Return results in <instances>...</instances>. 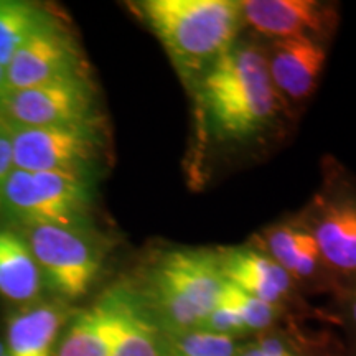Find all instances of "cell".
<instances>
[{
  "mask_svg": "<svg viewBox=\"0 0 356 356\" xmlns=\"http://www.w3.org/2000/svg\"><path fill=\"white\" fill-rule=\"evenodd\" d=\"M0 114L12 126L56 127L97 121L95 88L86 74L7 91Z\"/></svg>",
  "mask_w": 356,
  "mask_h": 356,
  "instance_id": "cell-7",
  "label": "cell"
},
{
  "mask_svg": "<svg viewBox=\"0 0 356 356\" xmlns=\"http://www.w3.org/2000/svg\"><path fill=\"white\" fill-rule=\"evenodd\" d=\"M167 356H238L233 337L195 328L180 333H163Z\"/></svg>",
  "mask_w": 356,
  "mask_h": 356,
  "instance_id": "cell-19",
  "label": "cell"
},
{
  "mask_svg": "<svg viewBox=\"0 0 356 356\" xmlns=\"http://www.w3.org/2000/svg\"><path fill=\"white\" fill-rule=\"evenodd\" d=\"M193 91L204 129L221 144L256 140L286 109L270 79L266 50L254 42L238 40Z\"/></svg>",
  "mask_w": 356,
  "mask_h": 356,
  "instance_id": "cell-1",
  "label": "cell"
},
{
  "mask_svg": "<svg viewBox=\"0 0 356 356\" xmlns=\"http://www.w3.org/2000/svg\"><path fill=\"white\" fill-rule=\"evenodd\" d=\"M83 74L86 73L78 43L50 13L44 15L6 68L8 91Z\"/></svg>",
  "mask_w": 356,
  "mask_h": 356,
  "instance_id": "cell-8",
  "label": "cell"
},
{
  "mask_svg": "<svg viewBox=\"0 0 356 356\" xmlns=\"http://www.w3.org/2000/svg\"><path fill=\"white\" fill-rule=\"evenodd\" d=\"M47 10L26 2L0 0V66L7 68Z\"/></svg>",
  "mask_w": 356,
  "mask_h": 356,
  "instance_id": "cell-18",
  "label": "cell"
},
{
  "mask_svg": "<svg viewBox=\"0 0 356 356\" xmlns=\"http://www.w3.org/2000/svg\"><path fill=\"white\" fill-rule=\"evenodd\" d=\"M20 231L43 282L56 296L78 300L95 286L106 259V243L89 226L40 225Z\"/></svg>",
  "mask_w": 356,
  "mask_h": 356,
  "instance_id": "cell-5",
  "label": "cell"
},
{
  "mask_svg": "<svg viewBox=\"0 0 356 356\" xmlns=\"http://www.w3.org/2000/svg\"><path fill=\"white\" fill-rule=\"evenodd\" d=\"M266 58L275 92L287 108L305 101L317 89L327 61V44L307 37L273 40Z\"/></svg>",
  "mask_w": 356,
  "mask_h": 356,
  "instance_id": "cell-10",
  "label": "cell"
},
{
  "mask_svg": "<svg viewBox=\"0 0 356 356\" xmlns=\"http://www.w3.org/2000/svg\"><path fill=\"white\" fill-rule=\"evenodd\" d=\"M15 168L25 172H58L92 178L102 154L99 124L22 127L10 124Z\"/></svg>",
  "mask_w": 356,
  "mask_h": 356,
  "instance_id": "cell-6",
  "label": "cell"
},
{
  "mask_svg": "<svg viewBox=\"0 0 356 356\" xmlns=\"http://www.w3.org/2000/svg\"><path fill=\"white\" fill-rule=\"evenodd\" d=\"M225 282L218 249L175 246L149 257L137 297L160 332L180 333L200 328Z\"/></svg>",
  "mask_w": 356,
  "mask_h": 356,
  "instance_id": "cell-3",
  "label": "cell"
},
{
  "mask_svg": "<svg viewBox=\"0 0 356 356\" xmlns=\"http://www.w3.org/2000/svg\"><path fill=\"white\" fill-rule=\"evenodd\" d=\"M42 286V273L24 236L0 228V296L13 302H32Z\"/></svg>",
  "mask_w": 356,
  "mask_h": 356,
  "instance_id": "cell-15",
  "label": "cell"
},
{
  "mask_svg": "<svg viewBox=\"0 0 356 356\" xmlns=\"http://www.w3.org/2000/svg\"><path fill=\"white\" fill-rule=\"evenodd\" d=\"M6 350H7V348H6V345H3L2 341H0V356H2L3 353H6Z\"/></svg>",
  "mask_w": 356,
  "mask_h": 356,
  "instance_id": "cell-26",
  "label": "cell"
},
{
  "mask_svg": "<svg viewBox=\"0 0 356 356\" xmlns=\"http://www.w3.org/2000/svg\"><path fill=\"white\" fill-rule=\"evenodd\" d=\"M114 340V310L109 296L71 320L58 356H111Z\"/></svg>",
  "mask_w": 356,
  "mask_h": 356,
  "instance_id": "cell-16",
  "label": "cell"
},
{
  "mask_svg": "<svg viewBox=\"0 0 356 356\" xmlns=\"http://www.w3.org/2000/svg\"><path fill=\"white\" fill-rule=\"evenodd\" d=\"M221 296L234 307L238 315L241 317L248 332H261L270 327L277 317L279 307L257 299L251 293L241 291L239 287L226 280Z\"/></svg>",
  "mask_w": 356,
  "mask_h": 356,
  "instance_id": "cell-20",
  "label": "cell"
},
{
  "mask_svg": "<svg viewBox=\"0 0 356 356\" xmlns=\"http://www.w3.org/2000/svg\"><path fill=\"white\" fill-rule=\"evenodd\" d=\"M2 356H8V353H7V350H6V353H3Z\"/></svg>",
  "mask_w": 356,
  "mask_h": 356,
  "instance_id": "cell-27",
  "label": "cell"
},
{
  "mask_svg": "<svg viewBox=\"0 0 356 356\" xmlns=\"http://www.w3.org/2000/svg\"><path fill=\"white\" fill-rule=\"evenodd\" d=\"M13 170V154L10 140V124L0 127V210H2V198L6 184Z\"/></svg>",
  "mask_w": 356,
  "mask_h": 356,
  "instance_id": "cell-22",
  "label": "cell"
},
{
  "mask_svg": "<svg viewBox=\"0 0 356 356\" xmlns=\"http://www.w3.org/2000/svg\"><path fill=\"white\" fill-rule=\"evenodd\" d=\"M65 320L60 302H35L13 312L7 322L8 356H53Z\"/></svg>",
  "mask_w": 356,
  "mask_h": 356,
  "instance_id": "cell-14",
  "label": "cell"
},
{
  "mask_svg": "<svg viewBox=\"0 0 356 356\" xmlns=\"http://www.w3.org/2000/svg\"><path fill=\"white\" fill-rule=\"evenodd\" d=\"M7 91H8V88H7L6 68H2V66H0V104H2V101H3V97H6Z\"/></svg>",
  "mask_w": 356,
  "mask_h": 356,
  "instance_id": "cell-24",
  "label": "cell"
},
{
  "mask_svg": "<svg viewBox=\"0 0 356 356\" xmlns=\"http://www.w3.org/2000/svg\"><path fill=\"white\" fill-rule=\"evenodd\" d=\"M350 314H351V318H353V322L356 325V289L353 292V296H351V304H350Z\"/></svg>",
  "mask_w": 356,
  "mask_h": 356,
  "instance_id": "cell-25",
  "label": "cell"
},
{
  "mask_svg": "<svg viewBox=\"0 0 356 356\" xmlns=\"http://www.w3.org/2000/svg\"><path fill=\"white\" fill-rule=\"evenodd\" d=\"M266 254L270 256L291 277H312L323 266L317 241L309 226L282 222L266 233Z\"/></svg>",
  "mask_w": 356,
  "mask_h": 356,
  "instance_id": "cell-17",
  "label": "cell"
},
{
  "mask_svg": "<svg viewBox=\"0 0 356 356\" xmlns=\"http://www.w3.org/2000/svg\"><path fill=\"white\" fill-rule=\"evenodd\" d=\"M114 310L111 356H167L165 338L136 292L126 287L108 292Z\"/></svg>",
  "mask_w": 356,
  "mask_h": 356,
  "instance_id": "cell-13",
  "label": "cell"
},
{
  "mask_svg": "<svg viewBox=\"0 0 356 356\" xmlns=\"http://www.w3.org/2000/svg\"><path fill=\"white\" fill-rule=\"evenodd\" d=\"M225 279L257 299L279 307L292 287V277L262 249L251 246L218 249Z\"/></svg>",
  "mask_w": 356,
  "mask_h": 356,
  "instance_id": "cell-12",
  "label": "cell"
},
{
  "mask_svg": "<svg viewBox=\"0 0 356 356\" xmlns=\"http://www.w3.org/2000/svg\"><path fill=\"white\" fill-rule=\"evenodd\" d=\"M256 346L259 348L264 356H293L292 351L287 348L279 338L274 337H262L256 341Z\"/></svg>",
  "mask_w": 356,
  "mask_h": 356,
  "instance_id": "cell-23",
  "label": "cell"
},
{
  "mask_svg": "<svg viewBox=\"0 0 356 356\" xmlns=\"http://www.w3.org/2000/svg\"><path fill=\"white\" fill-rule=\"evenodd\" d=\"M323 266L356 277V191L341 190L320 202L310 226Z\"/></svg>",
  "mask_w": 356,
  "mask_h": 356,
  "instance_id": "cell-11",
  "label": "cell"
},
{
  "mask_svg": "<svg viewBox=\"0 0 356 356\" xmlns=\"http://www.w3.org/2000/svg\"><path fill=\"white\" fill-rule=\"evenodd\" d=\"M137 10L191 91L238 42L244 24L236 0H145Z\"/></svg>",
  "mask_w": 356,
  "mask_h": 356,
  "instance_id": "cell-2",
  "label": "cell"
},
{
  "mask_svg": "<svg viewBox=\"0 0 356 356\" xmlns=\"http://www.w3.org/2000/svg\"><path fill=\"white\" fill-rule=\"evenodd\" d=\"M91 178L13 168L3 190L0 218L19 229L30 226H89Z\"/></svg>",
  "mask_w": 356,
  "mask_h": 356,
  "instance_id": "cell-4",
  "label": "cell"
},
{
  "mask_svg": "<svg viewBox=\"0 0 356 356\" xmlns=\"http://www.w3.org/2000/svg\"><path fill=\"white\" fill-rule=\"evenodd\" d=\"M243 22L274 40L307 37L323 42L333 32V6L317 0H244Z\"/></svg>",
  "mask_w": 356,
  "mask_h": 356,
  "instance_id": "cell-9",
  "label": "cell"
},
{
  "mask_svg": "<svg viewBox=\"0 0 356 356\" xmlns=\"http://www.w3.org/2000/svg\"><path fill=\"white\" fill-rule=\"evenodd\" d=\"M200 328H202V330L220 333V335H228L233 338L248 333L241 317L238 315V312L234 310V307L222 296H220V300L216 302L213 310L207 315V318L203 320Z\"/></svg>",
  "mask_w": 356,
  "mask_h": 356,
  "instance_id": "cell-21",
  "label": "cell"
}]
</instances>
